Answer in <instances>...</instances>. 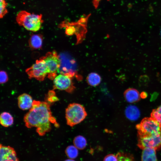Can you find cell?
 <instances>
[{"mask_svg":"<svg viewBox=\"0 0 161 161\" xmlns=\"http://www.w3.org/2000/svg\"><path fill=\"white\" fill-rule=\"evenodd\" d=\"M88 83L91 86H96L100 83L101 78L97 73L92 72L89 74L87 78Z\"/></svg>","mask_w":161,"mask_h":161,"instance_id":"cell-15","label":"cell"},{"mask_svg":"<svg viewBox=\"0 0 161 161\" xmlns=\"http://www.w3.org/2000/svg\"><path fill=\"white\" fill-rule=\"evenodd\" d=\"M50 104L45 101L33 100L31 108L24 116L25 125L28 128H36V131L40 136L44 135L51 129V123L58 126L50 109Z\"/></svg>","mask_w":161,"mask_h":161,"instance_id":"cell-1","label":"cell"},{"mask_svg":"<svg viewBox=\"0 0 161 161\" xmlns=\"http://www.w3.org/2000/svg\"><path fill=\"white\" fill-rule=\"evenodd\" d=\"M138 136L157 134L161 133V125L152 117L143 118L136 126Z\"/></svg>","mask_w":161,"mask_h":161,"instance_id":"cell-4","label":"cell"},{"mask_svg":"<svg viewBox=\"0 0 161 161\" xmlns=\"http://www.w3.org/2000/svg\"><path fill=\"white\" fill-rule=\"evenodd\" d=\"M125 113L126 117L132 120L137 119L140 115V112L138 108L132 105L129 106L126 108Z\"/></svg>","mask_w":161,"mask_h":161,"instance_id":"cell-13","label":"cell"},{"mask_svg":"<svg viewBox=\"0 0 161 161\" xmlns=\"http://www.w3.org/2000/svg\"><path fill=\"white\" fill-rule=\"evenodd\" d=\"M47 68L48 74L50 79H54L61 65L59 57L55 51L48 53L43 59Z\"/></svg>","mask_w":161,"mask_h":161,"instance_id":"cell-6","label":"cell"},{"mask_svg":"<svg viewBox=\"0 0 161 161\" xmlns=\"http://www.w3.org/2000/svg\"><path fill=\"white\" fill-rule=\"evenodd\" d=\"M0 161H19L14 149L0 145Z\"/></svg>","mask_w":161,"mask_h":161,"instance_id":"cell-9","label":"cell"},{"mask_svg":"<svg viewBox=\"0 0 161 161\" xmlns=\"http://www.w3.org/2000/svg\"><path fill=\"white\" fill-rule=\"evenodd\" d=\"M147 96V93L145 92H142L140 95V97L143 98H146Z\"/></svg>","mask_w":161,"mask_h":161,"instance_id":"cell-28","label":"cell"},{"mask_svg":"<svg viewBox=\"0 0 161 161\" xmlns=\"http://www.w3.org/2000/svg\"><path fill=\"white\" fill-rule=\"evenodd\" d=\"M54 89L64 90L72 92L75 88L70 77L66 75L60 74L56 76L53 80Z\"/></svg>","mask_w":161,"mask_h":161,"instance_id":"cell-8","label":"cell"},{"mask_svg":"<svg viewBox=\"0 0 161 161\" xmlns=\"http://www.w3.org/2000/svg\"><path fill=\"white\" fill-rule=\"evenodd\" d=\"M103 161H118V160L116 155L110 154L106 156Z\"/></svg>","mask_w":161,"mask_h":161,"instance_id":"cell-23","label":"cell"},{"mask_svg":"<svg viewBox=\"0 0 161 161\" xmlns=\"http://www.w3.org/2000/svg\"><path fill=\"white\" fill-rule=\"evenodd\" d=\"M65 153L67 156L71 159L76 158L78 154V148L73 145L68 146L66 149Z\"/></svg>","mask_w":161,"mask_h":161,"instance_id":"cell-18","label":"cell"},{"mask_svg":"<svg viewBox=\"0 0 161 161\" xmlns=\"http://www.w3.org/2000/svg\"><path fill=\"white\" fill-rule=\"evenodd\" d=\"M64 161H75L72 159H68L65 160Z\"/></svg>","mask_w":161,"mask_h":161,"instance_id":"cell-30","label":"cell"},{"mask_svg":"<svg viewBox=\"0 0 161 161\" xmlns=\"http://www.w3.org/2000/svg\"><path fill=\"white\" fill-rule=\"evenodd\" d=\"M26 72L31 78H35L40 81L43 80L48 74L47 67L43 59L36 61Z\"/></svg>","mask_w":161,"mask_h":161,"instance_id":"cell-7","label":"cell"},{"mask_svg":"<svg viewBox=\"0 0 161 161\" xmlns=\"http://www.w3.org/2000/svg\"><path fill=\"white\" fill-rule=\"evenodd\" d=\"M0 18H2L7 12V10L6 8L7 3L5 0H0Z\"/></svg>","mask_w":161,"mask_h":161,"instance_id":"cell-21","label":"cell"},{"mask_svg":"<svg viewBox=\"0 0 161 161\" xmlns=\"http://www.w3.org/2000/svg\"><path fill=\"white\" fill-rule=\"evenodd\" d=\"M16 19L19 25L23 26L28 30L33 32L38 30L43 22L42 15L31 13L24 10L19 12Z\"/></svg>","mask_w":161,"mask_h":161,"instance_id":"cell-2","label":"cell"},{"mask_svg":"<svg viewBox=\"0 0 161 161\" xmlns=\"http://www.w3.org/2000/svg\"><path fill=\"white\" fill-rule=\"evenodd\" d=\"M116 155L118 161H135L133 156L129 154L120 152Z\"/></svg>","mask_w":161,"mask_h":161,"instance_id":"cell-19","label":"cell"},{"mask_svg":"<svg viewBox=\"0 0 161 161\" xmlns=\"http://www.w3.org/2000/svg\"><path fill=\"white\" fill-rule=\"evenodd\" d=\"M156 150L151 148L143 149L141 155L142 161H157Z\"/></svg>","mask_w":161,"mask_h":161,"instance_id":"cell-12","label":"cell"},{"mask_svg":"<svg viewBox=\"0 0 161 161\" xmlns=\"http://www.w3.org/2000/svg\"><path fill=\"white\" fill-rule=\"evenodd\" d=\"M75 31V29L74 26L72 25L67 27L66 28V33L69 35L73 34Z\"/></svg>","mask_w":161,"mask_h":161,"instance_id":"cell-26","label":"cell"},{"mask_svg":"<svg viewBox=\"0 0 161 161\" xmlns=\"http://www.w3.org/2000/svg\"><path fill=\"white\" fill-rule=\"evenodd\" d=\"M139 83L141 85L146 84L149 81L148 77L146 75L140 76L139 79Z\"/></svg>","mask_w":161,"mask_h":161,"instance_id":"cell-25","label":"cell"},{"mask_svg":"<svg viewBox=\"0 0 161 161\" xmlns=\"http://www.w3.org/2000/svg\"><path fill=\"white\" fill-rule=\"evenodd\" d=\"M124 97L127 102L129 103H134L138 101L140 96L138 91L133 88H129L124 92Z\"/></svg>","mask_w":161,"mask_h":161,"instance_id":"cell-11","label":"cell"},{"mask_svg":"<svg viewBox=\"0 0 161 161\" xmlns=\"http://www.w3.org/2000/svg\"><path fill=\"white\" fill-rule=\"evenodd\" d=\"M48 100L51 103L56 101L58 100V98L55 95L54 92L53 91L49 92L48 93Z\"/></svg>","mask_w":161,"mask_h":161,"instance_id":"cell-22","label":"cell"},{"mask_svg":"<svg viewBox=\"0 0 161 161\" xmlns=\"http://www.w3.org/2000/svg\"><path fill=\"white\" fill-rule=\"evenodd\" d=\"M30 44L31 47L35 49H38L41 47L42 43L41 36L39 35H34L31 37Z\"/></svg>","mask_w":161,"mask_h":161,"instance_id":"cell-17","label":"cell"},{"mask_svg":"<svg viewBox=\"0 0 161 161\" xmlns=\"http://www.w3.org/2000/svg\"><path fill=\"white\" fill-rule=\"evenodd\" d=\"M137 145L143 150L146 148H152L156 150H160L161 148V133L138 136Z\"/></svg>","mask_w":161,"mask_h":161,"instance_id":"cell-5","label":"cell"},{"mask_svg":"<svg viewBox=\"0 0 161 161\" xmlns=\"http://www.w3.org/2000/svg\"><path fill=\"white\" fill-rule=\"evenodd\" d=\"M0 75L1 84L6 82L8 80V77L6 72L4 71H1Z\"/></svg>","mask_w":161,"mask_h":161,"instance_id":"cell-24","label":"cell"},{"mask_svg":"<svg viewBox=\"0 0 161 161\" xmlns=\"http://www.w3.org/2000/svg\"><path fill=\"white\" fill-rule=\"evenodd\" d=\"M101 0H93V2L95 7H97L98 5L99 1Z\"/></svg>","mask_w":161,"mask_h":161,"instance_id":"cell-29","label":"cell"},{"mask_svg":"<svg viewBox=\"0 0 161 161\" xmlns=\"http://www.w3.org/2000/svg\"><path fill=\"white\" fill-rule=\"evenodd\" d=\"M151 117L156 120L161 125V105L153 110Z\"/></svg>","mask_w":161,"mask_h":161,"instance_id":"cell-20","label":"cell"},{"mask_svg":"<svg viewBox=\"0 0 161 161\" xmlns=\"http://www.w3.org/2000/svg\"><path fill=\"white\" fill-rule=\"evenodd\" d=\"M87 115L84 107L79 103H71L66 109L65 117L67 124L71 127L81 122Z\"/></svg>","mask_w":161,"mask_h":161,"instance_id":"cell-3","label":"cell"},{"mask_svg":"<svg viewBox=\"0 0 161 161\" xmlns=\"http://www.w3.org/2000/svg\"><path fill=\"white\" fill-rule=\"evenodd\" d=\"M13 118L10 113L7 112H2L0 116L1 124L4 127L11 126L13 123Z\"/></svg>","mask_w":161,"mask_h":161,"instance_id":"cell-14","label":"cell"},{"mask_svg":"<svg viewBox=\"0 0 161 161\" xmlns=\"http://www.w3.org/2000/svg\"><path fill=\"white\" fill-rule=\"evenodd\" d=\"M33 101L32 97L26 93L22 94L18 97V107L24 110L30 109L32 106Z\"/></svg>","mask_w":161,"mask_h":161,"instance_id":"cell-10","label":"cell"},{"mask_svg":"<svg viewBox=\"0 0 161 161\" xmlns=\"http://www.w3.org/2000/svg\"></svg>","mask_w":161,"mask_h":161,"instance_id":"cell-31","label":"cell"},{"mask_svg":"<svg viewBox=\"0 0 161 161\" xmlns=\"http://www.w3.org/2000/svg\"><path fill=\"white\" fill-rule=\"evenodd\" d=\"M89 16L82 17L79 20L78 23L81 24H84L87 22Z\"/></svg>","mask_w":161,"mask_h":161,"instance_id":"cell-27","label":"cell"},{"mask_svg":"<svg viewBox=\"0 0 161 161\" xmlns=\"http://www.w3.org/2000/svg\"><path fill=\"white\" fill-rule=\"evenodd\" d=\"M74 145L78 149L82 150L86 147L87 141L83 136L79 135L76 137L73 140Z\"/></svg>","mask_w":161,"mask_h":161,"instance_id":"cell-16","label":"cell"}]
</instances>
